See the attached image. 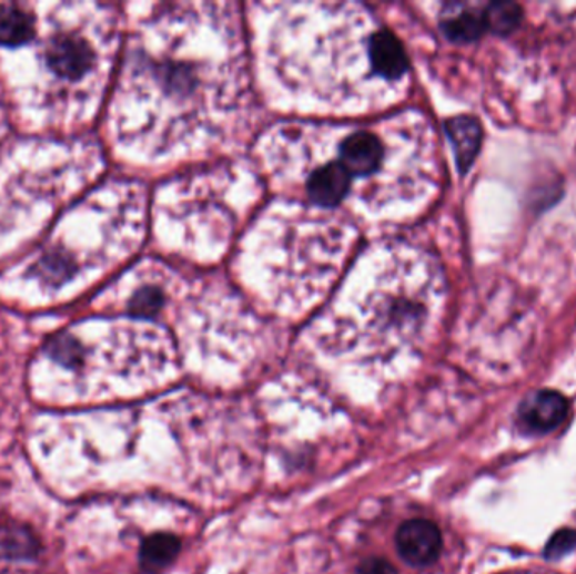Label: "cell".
<instances>
[{"instance_id": "6da1fadb", "label": "cell", "mask_w": 576, "mask_h": 574, "mask_svg": "<svg viewBox=\"0 0 576 574\" xmlns=\"http://www.w3.org/2000/svg\"><path fill=\"white\" fill-rule=\"evenodd\" d=\"M245 39L234 8H159L133 38L119 90V137L149 164L211 154L250 116Z\"/></svg>"}, {"instance_id": "7a4b0ae2", "label": "cell", "mask_w": 576, "mask_h": 574, "mask_svg": "<svg viewBox=\"0 0 576 574\" xmlns=\"http://www.w3.org/2000/svg\"><path fill=\"white\" fill-rule=\"evenodd\" d=\"M253 21L260 81L275 105L364 115L403 99L405 51L363 6L263 4Z\"/></svg>"}, {"instance_id": "3957f363", "label": "cell", "mask_w": 576, "mask_h": 574, "mask_svg": "<svg viewBox=\"0 0 576 574\" xmlns=\"http://www.w3.org/2000/svg\"><path fill=\"white\" fill-rule=\"evenodd\" d=\"M255 152L276 189L371 223L405 219L434 184L428 134L416 113L363 125L282 123Z\"/></svg>"}, {"instance_id": "277c9868", "label": "cell", "mask_w": 576, "mask_h": 574, "mask_svg": "<svg viewBox=\"0 0 576 574\" xmlns=\"http://www.w3.org/2000/svg\"><path fill=\"white\" fill-rule=\"evenodd\" d=\"M356 239L357 229L343 216L276 201L243 238L238 277L272 312L301 317L340 280Z\"/></svg>"}, {"instance_id": "5b68a950", "label": "cell", "mask_w": 576, "mask_h": 574, "mask_svg": "<svg viewBox=\"0 0 576 574\" xmlns=\"http://www.w3.org/2000/svg\"><path fill=\"white\" fill-rule=\"evenodd\" d=\"M437 295L434 268L418 249L381 243L357 258L319 316L314 336L334 349L383 359L422 339Z\"/></svg>"}, {"instance_id": "8992f818", "label": "cell", "mask_w": 576, "mask_h": 574, "mask_svg": "<svg viewBox=\"0 0 576 574\" xmlns=\"http://www.w3.org/2000/svg\"><path fill=\"white\" fill-rule=\"evenodd\" d=\"M260 196L259 177L240 164L181 175L159 193V238L175 255L198 263L216 262Z\"/></svg>"}, {"instance_id": "52a82bcc", "label": "cell", "mask_w": 576, "mask_h": 574, "mask_svg": "<svg viewBox=\"0 0 576 574\" xmlns=\"http://www.w3.org/2000/svg\"><path fill=\"white\" fill-rule=\"evenodd\" d=\"M105 60L99 44L80 32H61L48 41L44 50L46 68L61 81L80 83L102 70Z\"/></svg>"}, {"instance_id": "ba28073f", "label": "cell", "mask_w": 576, "mask_h": 574, "mask_svg": "<svg viewBox=\"0 0 576 574\" xmlns=\"http://www.w3.org/2000/svg\"><path fill=\"white\" fill-rule=\"evenodd\" d=\"M400 556L413 566H426L437 560L442 550V534L434 522L425 519L405 522L396 533Z\"/></svg>"}, {"instance_id": "9c48e42d", "label": "cell", "mask_w": 576, "mask_h": 574, "mask_svg": "<svg viewBox=\"0 0 576 574\" xmlns=\"http://www.w3.org/2000/svg\"><path fill=\"white\" fill-rule=\"evenodd\" d=\"M568 401L559 392L545 389L535 392L521 407V418L529 430L548 433L568 417Z\"/></svg>"}, {"instance_id": "30bf717a", "label": "cell", "mask_w": 576, "mask_h": 574, "mask_svg": "<svg viewBox=\"0 0 576 574\" xmlns=\"http://www.w3.org/2000/svg\"><path fill=\"white\" fill-rule=\"evenodd\" d=\"M441 25L445 35L454 42H474L487 32L484 11L477 12L465 4L445 6Z\"/></svg>"}, {"instance_id": "8fae6325", "label": "cell", "mask_w": 576, "mask_h": 574, "mask_svg": "<svg viewBox=\"0 0 576 574\" xmlns=\"http://www.w3.org/2000/svg\"><path fill=\"white\" fill-rule=\"evenodd\" d=\"M447 132L454 145L458 171L465 174L474 164L483 145V126L472 116H455L448 120Z\"/></svg>"}, {"instance_id": "7c38bea8", "label": "cell", "mask_w": 576, "mask_h": 574, "mask_svg": "<svg viewBox=\"0 0 576 574\" xmlns=\"http://www.w3.org/2000/svg\"><path fill=\"white\" fill-rule=\"evenodd\" d=\"M34 34L31 16L16 6H0V47L19 48Z\"/></svg>"}, {"instance_id": "4fadbf2b", "label": "cell", "mask_w": 576, "mask_h": 574, "mask_svg": "<svg viewBox=\"0 0 576 574\" xmlns=\"http://www.w3.org/2000/svg\"><path fill=\"white\" fill-rule=\"evenodd\" d=\"M181 550V543L178 537L169 536V534H158V536L149 537L143 543L140 551V563H142L145 573H158L164 570Z\"/></svg>"}, {"instance_id": "5bb4252c", "label": "cell", "mask_w": 576, "mask_h": 574, "mask_svg": "<svg viewBox=\"0 0 576 574\" xmlns=\"http://www.w3.org/2000/svg\"><path fill=\"white\" fill-rule=\"evenodd\" d=\"M487 31L497 35H509L519 28L523 11L514 2H493L484 9Z\"/></svg>"}, {"instance_id": "9a60e30c", "label": "cell", "mask_w": 576, "mask_h": 574, "mask_svg": "<svg viewBox=\"0 0 576 574\" xmlns=\"http://www.w3.org/2000/svg\"><path fill=\"white\" fill-rule=\"evenodd\" d=\"M576 547V531H572V529H565V531H559L553 536V540L549 541L548 546H546V556L553 557V560H558L563 554H568L569 551L575 550Z\"/></svg>"}, {"instance_id": "2e32d148", "label": "cell", "mask_w": 576, "mask_h": 574, "mask_svg": "<svg viewBox=\"0 0 576 574\" xmlns=\"http://www.w3.org/2000/svg\"><path fill=\"white\" fill-rule=\"evenodd\" d=\"M360 574H398L392 564L386 563L384 560H370L363 564L360 570Z\"/></svg>"}]
</instances>
